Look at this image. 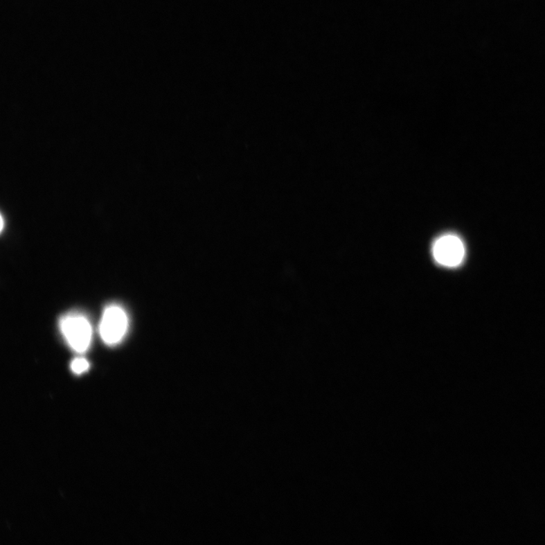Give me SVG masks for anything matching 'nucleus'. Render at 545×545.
<instances>
[{"instance_id":"2","label":"nucleus","mask_w":545,"mask_h":545,"mask_svg":"<svg viewBox=\"0 0 545 545\" xmlns=\"http://www.w3.org/2000/svg\"><path fill=\"white\" fill-rule=\"evenodd\" d=\"M128 328V319L120 306L110 305L105 308L100 324V334L104 343L115 346L123 339Z\"/></svg>"},{"instance_id":"1","label":"nucleus","mask_w":545,"mask_h":545,"mask_svg":"<svg viewBox=\"0 0 545 545\" xmlns=\"http://www.w3.org/2000/svg\"><path fill=\"white\" fill-rule=\"evenodd\" d=\"M60 327L69 346L76 352L87 351L92 339V328L87 317L79 313H71L62 317Z\"/></svg>"},{"instance_id":"3","label":"nucleus","mask_w":545,"mask_h":545,"mask_svg":"<svg viewBox=\"0 0 545 545\" xmlns=\"http://www.w3.org/2000/svg\"><path fill=\"white\" fill-rule=\"evenodd\" d=\"M465 247L456 235L446 234L434 244L433 256L436 263L446 267H456L465 257Z\"/></svg>"},{"instance_id":"4","label":"nucleus","mask_w":545,"mask_h":545,"mask_svg":"<svg viewBox=\"0 0 545 545\" xmlns=\"http://www.w3.org/2000/svg\"><path fill=\"white\" fill-rule=\"evenodd\" d=\"M89 368V362L83 357H78L71 364V369L78 375L82 374L88 370Z\"/></svg>"}]
</instances>
